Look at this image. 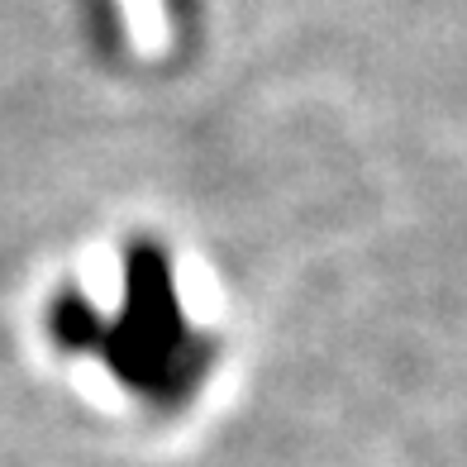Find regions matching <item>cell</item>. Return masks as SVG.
Instances as JSON below:
<instances>
[{"label": "cell", "instance_id": "6da1fadb", "mask_svg": "<svg viewBox=\"0 0 467 467\" xmlns=\"http://www.w3.org/2000/svg\"><path fill=\"white\" fill-rule=\"evenodd\" d=\"M119 19H124V34L139 53H162L167 38H172V19H167V0H115Z\"/></svg>", "mask_w": 467, "mask_h": 467}]
</instances>
